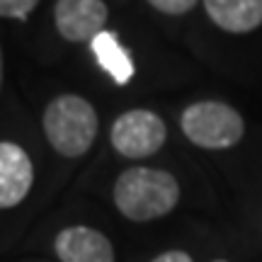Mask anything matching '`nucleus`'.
Here are the masks:
<instances>
[{"mask_svg": "<svg viewBox=\"0 0 262 262\" xmlns=\"http://www.w3.org/2000/svg\"><path fill=\"white\" fill-rule=\"evenodd\" d=\"M180 202L175 175L156 168H129L114 182V204L129 221H153L168 216Z\"/></svg>", "mask_w": 262, "mask_h": 262, "instance_id": "f257e3e1", "label": "nucleus"}, {"mask_svg": "<svg viewBox=\"0 0 262 262\" xmlns=\"http://www.w3.org/2000/svg\"><path fill=\"white\" fill-rule=\"evenodd\" d=\"M100 129L95 107L78 95H58L44 110V134L49 143L66 158L90 150Z\"/></svg>", "mask_w": 262, "mask_h": 262, "instance_id": "f03ea898", "label": "nucleus"}, {"mask_svg": "<svg viewBox=\"0 0 262 262\" xmlns=\"http://www.w3.org/2000/svg\"><path fill=\"white\" fill-rule=\"evenodd\" d=\"M182 131L194 146L209 150L231 148L243 139V117L226 102H194L182 112Z\"/></svg>", "mask_w": 262, "mask_h": 262, "instance_id": "7ed1b4c3", "label": "nucleus"}, {"mask_svg": "<svg viewBox=\"0 0 262 262\" xmlns=\"http://www.w3.org/2000/svg\"><path fill=\"white\" fill-rule=\"evenodd\" d=\"M168 129L165 122L156 112L148 110H131L117 117L110 131L114 150L124 158H148L158 153L165 143Z\"/></svg>", "mask_w": 262, "mask_h": 262, "instance_id": "20e7f679", "label": "nucleus"}, {"mask_svg": "<svg viewBox=\"0 0 262 262\" xmlns=\"http://www.w3.org/2000/svg\"><path fill=\"white\" fill-rule=\"evenodd\" d=\"M107 5L102 0H56L54 22L66 41H88L104 32Z\"/></svg>", "mask_w": 262, "mask_h": 262, "instance_id": "39448f33", "label": "nucleus"}, {"mask_svg": "<svg viewBox=\"0 0 262 262\" xmlns=\"http://www.w3.org/2000/svg\"><path fill=\"white\" fill-rule=\"evenodd\" d=\"M34 182L32 160L12 141H0V209H12L29 194Z\"/></svg>", "mask_w": 262, "mask_h": 262, "instance_id": "423d86ee", "label": "nucleus"}, {"mask_svg": "<svg viewBox=\"0 0 262 262\" xmlns=\"http://www.w3.org/2000/svg\"><path fill=\"white\" fill-rule=\"evenodd\" d=\"M56 255L61 262H114L110 238L88 226H71L56 235Z\"/></svg>", "mask_w": 262, "mask_h": 262, "instance_id": "0eeeda50", "label": "nucleus"}, {"mask_svg": "<svg viewBox=\"0 0 262 262\" xmlns=\"http://www.w3.org/2000/svg\"><path fill=\"white\" fill-rule=\"evenodd\" d=\"M216 27L245 34L262 25V0H202Z\"/></svg>", "mask_w": 262, "mask_h": 262, "instance_id": "6e6552de", "label": "nucleus"}, {"mask_svg": "<svg viewBox=\"0 0 262 262\" xmlns=\"http://www.w3.org/2000/svg\"><path fill=\"white\" fill-rule=\"evenodd\" d=\"M93 51L100 66H102L107 73L112 75L119 85L129 83V78L134 75V66H131V58L126 54V49L117 41V34L112 32H102L93 39Z\"/></svg>", "mask_w": 262, "mask_h": 262, "instance_id": "1a4fd4ad", "label": "nucleus"}, {"mask_svg": "<svg viewBox=\"0 0 262 262\" xmlns=\"http://www.w3.org/2000/svg\"><path fill=\"white\" fill-rule=\"evenodd\" d=\"M39 0H0V17L27 19L29 12L37 8Z\"/></svg>", "mask_w": 262, "mask_h": 262, "instance_id": "9d476101", "label": "nucleus"}, {"mask_svg": "<svg viewBox=\"0 0 262 262\" xmlns=\"http://www.w3.org/2000/svg\"><path fill=\"white\" fill-rule=\"evenodd\" d=\"M148 5L165 15H185L196 5V0H148Z\"/></svg>", "mask_w": 262, "mask_h": 262, "instance_id": "9b49d317", "label": "nucleus"}, {"mask_svg": "<svg viewBox=\"0 0 262 262\" xmlns=\"http://www.w3.org/2000/svg\"><path fill=\"white\" fill-rule=\"evenodd\" d=\"M150 262H194V260L187 253H182V250H168V253L158 255L156 260H150Z\"/></svg>", "mask_w": 262, "mask_h": 262, "instance_id": "f8f14e48", "label": "nucleus"}, {"mask_svg": "<svg viewBox=\"0 0 262 262\" xmlns=\"http://www.w3.org/2000/svg\"><path fill=\"white\" fill-rule=\"evenodd\" d=\"M0 88H3V49H0Z\"/></svg>", "mask_w": 262, "mask_h": 262, "instance_id": "ddd939ff", "label": "nucleus"}, {"mask_svg": "<svg viewBox=\"0 0 262 262\" xmlns=\"http://www.w3.org/2000/svg\"><path fill=\"white\" fill-rule=\"evenodd\" d=\"M214 262H228V260H214Z\"/></svg>", "mask_w": 262, "mask_h": 262, "instance_id": "4468645a", "label": "nucleus"}]
</instances>
